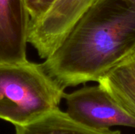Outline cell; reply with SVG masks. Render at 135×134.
<instances>
[{"label":"cell","mask_w":135,"mask_h":134,"mask_svg":"<svg viewBox=\"0 0 135 134\" xmlns=\"http://www.w3.org/2000/svg\"><path fill=\"white\" fill-rule=\"evenodd\" d=\"M135 5L98 0L43 63L64 88L97 82L134 53Z\"/></svg>","instance_id":"6da1fadb"},{"label":"cell","mask_w":135,"mask_h":134,"mask_svg":"<svg viewBox=\"0 0 135 134\" xmlns=\"http://www.w3.org/2000/svg\"><path fill=\"white\" fill-rule=\"evenodd\" d=\"M64 90L43 63L0 64V119L15 127L31 124L59 108Z\"/></svg>","instance_id":"7a4b0ae2"},{"label":"cell","mask_w":135,"mask_h":134,"mask_svg":"<svg viewBox=\"0 0 135 134\" xmlns=\"http://www.w3.org/2000/svg\"><path fill=\"white\" fill-rule=\"evenodd\" d=\"M63 99L67 115L81 124L98 130L113 126L135 129V116L100 85L65 93Z\"/></svg>","instance_id":"3957f363"},{"label":"cell","mask_w":135,"mask_h":134,"mask_svg":"<svg viewBox=\"0 0 135 134\" xmlns=\"http://www.w3.org/2000/svg\"><path fill=\"white\" fill-rule=\"evenodd\" d=\"M98 0H55L39 21L30 22L28 43L47 58L62 43L79 18Z\"/></svg>","instance_id":"277c9868"},{"label":"cell","mask_w":135,"mask_h":134,"mask_svg":"<svg viewBox=\"0 0 135 134\" xmlns=\"http://www.w3.org/2000/svg\"><path fill=\"white\" fill-rule=\"evenodd\" d=\"M30 21L25 0H0V64L27 60Z\"/></svg>","instance_id":"5b68a950"},{"label":"cell","mask_w":135,"mask_h":134,"mask_svg":"<svg viewBox=\"0 0 135 134\" xmlns=\"http://www.w3.org/2000/svg\"><path fill=\"white\" fill-rule=\"evenodd\" d=\"M15 128L16 134H121L119 130H98L81 124L59 108L31 124Z\"/></svg>","instance_id":"8992f818"},{"label":"cell","mask_w":135,"mask_h":134,"mask_svg":"<svg viewBox=\"0 0 135 134\" xmlns=\"http://www.w3.org/2000/svg\"><path fill=\"white\" fill-rule=\"evenodd\" d=\"M98 85L135 116V54L111 70Z\"/></svg>","instance_id":"52a82bcc"},{"label":"cell","mask_w":135,"mask_h":134,"mask_svg":"<svg viewBox=\"0 0 135 134\" xmlns=\"http://www.w3.org/2000/svg\"><path fill=\"white\" fill-rule=\"evenodd\" d=\"M55 0H25L31 21H39L52 6Z\"/></svg>","instance_id":"ba28073f"},{"label":"cell","mask_w":135,"mask_h":134,"mask_svg":"<svg viewBox=\"0 0 135 134\" xmlns=\"http://www.w3.org/2000/svg\"><path fill=\"white\" fill-rule=\"evenodd\" d=\"M134 54H135V51H134Z\"/></svg>","instance_id":"9c48e42d"}]
</instances>
